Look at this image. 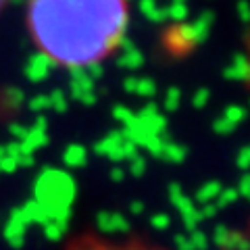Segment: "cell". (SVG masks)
<instances>
[{
  "label": "cell",
  "instance_id": "obj_2",
  "mask_svg": "<svg viewBox=\"0 0 250 250\" xmlns=\"http://www.w3.org/2000/svg\"><path fill=\"white\" fill-rule=\"evenodd\" d=\"M62 250H173L167 244L140 236V233H106V231H77L69 236Z\"/></svg>",
  "mask_w": 250,
  "mask_h": 250
},
{
  "label": "cell",
  "instance_id": "obj_1",
  "mask_svg": "<svg viewBox=\"0 0 250 250\" xmlns=\"http://www.w3.org/2000/svg\"><path fill=\"white\" fill-rule=\"evenodd\" d=\"M34 48L61 69H88L119 50L129 25V0H27Z\"/></svg>",
  "mask_w": 250,
  "mask_h": 250
},
{
  "label": "cell",
  "instance_id": "obj_4",
  "mask_svg": "<svg viewBox=\"0 0 250 250\" xmlns=\"http://www.w3.org/2000/svg\"><path fill=\"white\" fill-rule=\"evenodd\" d=\"M6 4V0H0V11H2V6Z\"/></svg>",
  "mask_w": 250,
  "mask_h": 250
},
{
  "label": "cell",
  "instance_id": "obj_3",
  "mask_svg": "<svg viewBox=\"0 0 250 250\" xmlns=\"http://www.w3.org/2000/svg\"><path fill=\"white\" fill-rule=\"evenodd\" d=\"M242 75H244V83L250 90V29L246 31L244 38V52H242Z\"/></svg>",
  "mask_w": 250,
  "mask_h": 250
}]
</instances>
